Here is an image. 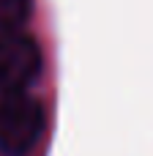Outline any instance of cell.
Masks as SVG:
<instances>
[{
	"label": "cell",
	"mask_w": 153,
	"mask_h": 156,
	"mask_svg": "<svg viewBox=\"0 0 153 156\" xmlns=\"http://www.w3.org/2000/svg\"><path fill=\"white\" fill-rule=\"evenodd\" d=\"M33 11V0H0V30H19Z\"/></svg>",
	"instance_id": "obj_3"
},
{
	"label": "cell",
	"mask_w": 153,
	"mask_h": 156,
	"mask_svg": "<svg viewBox=\"0 0 153 156\" xmlns=\"http://www.w3.org/2000/svg\"><path fill=\"white\" fill-rule=\"evenodd\" d=\"M41 71V49L22 30H0V93L25 90Z\"/></svg>",
	"instance_id": "obj_2"
},
{
	"label": "cell",
	"mask_w": 153,
	"mask_h": 156,
	"mask_svg": "<svg viewBox=\"0 0 153 156\" xmlns=\"http://www.w3.org/2000/svg\"><path fill=\"white\" fill-rule=\"evenodd\" d=\"M44 132V110L25 90L0 93V154L25 156Z\"/></svg>",
	"instance_id": "obj_1"
}]
</instances>
